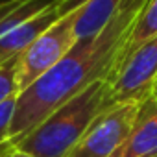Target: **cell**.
Returning a JSON list of instances; mask_svg holds the SVG:
<instances>
[{"mask_svg": "<svg viewBox=\"0 0 157 157\" xmlns=\"http://www.w3.org/2000/svg\"><path fill=\"white\" fill-rule=\"evenodd\" d=\"M19 56H13L6 59L4 63H0V102L19 94L17 93V83H15V67H17Z\"/></svg>", "mask_w": 157, "mask_h": 157, "instance_id": "11", "label": "cell"}, {"mask_svg": "<svg viewBox=\"0 0 157 157\" xmlns=\"http://www.w3.org/2000/svg\"><path fill=\"white\" fill-rule=\"evenodd\" d=\"M0 157H35V155L24 153V151H21V150L10 146V144L6 142V144H4V150H2V155H0Z\"/></svg>", "mask_w": 157, "mask_h": 157, "instance_id": "13", "label": "cell"}, {"mask_svg": "<svg viewBox=\"0 0 157 157\" xmlns=\"http://www.w3.org/2000/svg\"><path fill=\"white\" fill-rule=\"evenodd\" d=\"M17 96L19 94H13V96L0 102V146L10 140V129H11V122H13Z\"/></svg>", "mask_w": 157, "mask_h": 157, "instance_id": "12", "label": "cell"}, {"mask_svg": "<svg viewBox=\"0 0 157 157\" xmlns=\"http://www.w3.org/2000/svg\"><path fill=\"white\" fill-rule=\"evenodd\" d=\"M17 0H0V11H2L4 8H8V6H11V4H15Z\"/></svg>", "mask_w": 157, "mask_h": 157, "instance_id": "15", "label": "cell"}, {"mask_svg": "<svg viewBox=\"0 0 157 157\" xmlns=\"http://www.w3.org/2000/svg\"><path fill=\"white\" fill-rule=\"evenodd\" d=\"M83 4H78L70 11H67L57 22H54L44 33H41L30 46H26L19 54L15 67V83L19 94L33 85L48 70H52L78 43L76 21Z\"/></svg>", "mask_w": 157, "mask_h": 157, "instance_id": "3", "label": "cell"}, {"mask_svg": "<svg viewBox=\"0 0 157 157\" xmlns=\"http://www.w3.org/2000/svg\"><path fill=\"white\" fill-rule=\"evenodd\" d=\"M2 150H4V144H2V146H0V155H2Z\"/></svg>", "mask_w": 157, "mask_h": 157, "instance_id": "17", "label": "cell"}, {"mask_svg": "<svg viewBox=\"0 0 157 157\" xmlns=\"http://www.w3.org/2000/svg\"><path fill=\"white\" fill-rule=\"evenodd\" d=\"M111 157H157V120L148 102H142L133 129Z\"/></svg>", "mask_w": 157, "mask_h": 157, "instance_id": "7", "label": "cell"}, {"mask_svg": "<svg viewBox=\"0 0 157 157\" xmlns=\"http://www.w3.org/2000/svg\"><path fill=\"white\" fill-rule=\"evenodd\" d=\"M68 2V0H17L15 4L4 8L0 11V37L21 26L22 22L48 11L50 8Z\"/></svg>", "mask_w": 157, "mask_h": 157, "instance_id": "9", "label": "cell"}, {"mask_svg": "<svg viewBox=\"0 0 157 157\" xmlns=\"http://www.w3.org/2000/svg\"><path fill=\"white\" fill-rule=\"evenodd\" d=\"M140 105L137 102H124L104 109L70 148L67 157H111L133 129Z\"/></svg>", "mask_w": 157, "mask_h": 157, "instance_id": "4", "label": "cell"}, {"mask_svg": "<svg viewBox=\"0 0 157 157\" xmlns=\"http://www.w3.org/2000/svg\"><path fill=\"white\" fill-rule=\"evenodd\" d=\"M146 102H148V105H150V109H151V113H153V117H155V120H157V104H153L150 98H148Z\"/></svg>", "mask_w": 157, "mask_h": 157, "instance_id": "16", "label": "cell"}, {"mask_svg": "<svg viewBox=\"0 0 157 157\" xmlns=\"http://www.w3.org/2000/svg\"><path fill=\"white\" fill-rule=\"evenodd\" d=\"M87 0H68V2L57 4L54 8H50L48 11L22 22L21 26L13 28L11 32H8L6 35L0 37V63H4L6 59L19 56L26 46H30L41 33H44L54 22H57L67 11H70L74 6L83 4Z\"/></svg>", "mask_w": 157, "mask_h": 157, "instance_id": "6", "label": "cell"}, {"mask_svg": "<svg viewBox=\"0 0 157 157\" xmlns=\"http://www.w3.org/2000/svg\"><path fill=\"white\" fill-rule=\"evenodd\" d=\"M153 35H157V0H146L137 21H135V26L131 30V35L126 43V48H124V54H122V59H120V65L122 61L137 48L140 46L142 43H146L148 39H151ZM118 65V67H120Z\"/></svg>", "mask_w": 157, "mask_h": 157, "instance_id": "10", "label": "cell"}, {"mask_svg": "<svg viewBox=\"0 0 157 157\" xmlns=\"http://www.w3.org/2000/svg\"><path fill=\"white\" fill-rule=\"evenodd\" d=\"M144 2L122 0L115 15L96 35L78 39L52 70L17 96L8 144L19 142L52 111L94 82H111Z\"/></svg>", "mask_w": 157, "mask_h": 157, "instance_id": "1", "label": "cell"}, {"mask_svg": "<svg viewBox=\"0 0 157 157\" xmlns=\"http://www.w3.org/2000/svg\"><path fill=\"white\" fill-rule=\"evenodd\" d=\"M157 80V35L137 46L117 68L109 82L107 107L124 102L142 104Z\"/></svg>", "mask_w": 157, "mask_h": 157, "instance_id": "5", "label": "cell"}, {"mask_svg": "<svg viewBox=\"0 0 157 157\" xmlns=\"http://www.w3.org/2000/svg\"><path fill=\"white\" fill-rule=\"evenodd\" d=\"M150 100H151L153 104H157V80H155V83H153V89H151V94H150Z\"/></svg>", "mask_w": 157, "mask_h": 157, "instance_id": "14", "label": "cell"}, {"mask_svg": "<svg viewBox=\"0 0 157 157\" xmlns=\"http://www.w3.org/2000/svg\"><path fill=\"white\" fill-rule=\"evenodd\" d=\"M120 2L122 0H87L76 21V37L87 39L96 35L115 15Z\"/></svg>", "mask_w": 157, "mask_h": 157, "instance_id": "8", "label": "cell"}, {"mask_svg": "<svg viewBox=\"0 0 157 157\" xmlns=\"http://www.w3.org/2000/svg\"><path fill=\"white\" fill-rule=\"evenodd\" d=\"M107 91L109 83L105 80L94 82L52 111L19 142L10 146L35 157H67L91 122L107 109Z\"/></svg>", "mask_w": 157, "mask_h": 157, "instance_id": "2", "label": "cell"}]
</instances>
